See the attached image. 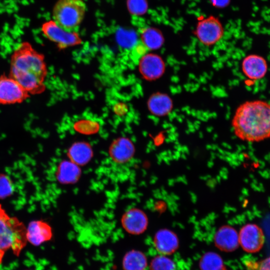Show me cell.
<instances>
[{
    "label": "cell",
    "instance_id": "obj_3",
    "mask_svg": "<svg viewBox=\"0 0 270 270\" xmlns=\"http://www.w3.org/2000/svg\"><path fill=\"white\" fill-rule=\"evenodd\" d=\"M26 227L16 217L10 216L0 204V264L11 249L18 255L27 242Z\"/></svg>",
    "mask_w": 270,
    "mask_h": 270
},
{
    "label": "cell",
    "instance_id": "obj_12",
    "mask_svg": "<svg viewBox=\"0 0 270 270\" xmlns=\"http://www.w3.org/2000/svg\"><path fill=\"white\" fill-rule=\"evenodd\" d=\"M154 244L160 254L171 255L178 248L180 242L176 234L168 228H161L155 234Z\"/></svg>",
    "mask_w": 270,
    "mask_h": 270
},
{
    "label": "cell",
    "instance_id": "obj_9",
    "mask_svg": "<svg viewBox=\"0 0 270 270\" xmlns=\"http://www.w3.org/2000/svg\"><path fill=\"white\" fill-rule=\"evenodd\" d=\"M139 71L143 78L147 80H155L164 73L166 64L159 55L148 53L143 55L138 60Z\"/></svg>",
    "mask_w": 270,
    "mask_h": 270
},
{
    "label": "cell",
    "instance_id": "obj_5",
    "mask_svg": "<svg viewBox=\"0 0 270 270\" xmlns=\"http://www.w3.org/2000/svg\"><path fill=\"white\" fill-rule=\"evenodd\" d=\"M194 34L202 44L211 46L222 38L224 28L218 18L210 16L198 22Z\"/></svg>",
    "mask_w": 270,
    "mask_h": 270
},
{
    "label": "cell",
    "instance_id": "obj_25",
    "mask_svg": "<svg viewBox=\"0 0 270 270\" xmlns=\"http://www.w3.org/2000/svg\"><path fill=\"white\" fill-rule=\"evenodd\" d=\"M244 264L248 270H270V256L260 261L245 260Z\"/></svg>",
    "mask_w": 270,
    "mask_h": 270
},
{
    "label": "cell",
    "instance_id": "obj_17",
    "mask_svg": "<svg viewBox=\"0 0 270 270\" xmlns=\"http://www.w3.org/2000/svg\"><path fill=\"white\" fill-rule=\"evenodd\" d=\"M79 166L72 161L64 160L59 164L56 171V178L62 184L75 183L80 178Z\"/></svg>",
    "mask_w": 270,
    "mask_h": 270
},
{
    "label": "cell",
    "instance_id": "obj_2",
    "mask_svg": "<svg viewBox=\"0 0 270 270\" xmlns=\"http://www.w3.org/2000/svg\"><path fill=\"white\" fill-rule=\"evenodd\" d=\"M235 136L242 140L258 142L270 138V104L246 101L236 108L232 120Z\"/></svg>",
    "mask_w": 270,
    "mask_h": 270
},
{
    "label": "cell",
    "instance_id": "obj_22",
    "mask_svg": "<svg viewBox=\"0 0 270 270\" xmlns=\"http://www.w3.org/2000/svg\"><path fill=\"white\" fill-rule=\"evenodd\" d=\"M176 268L174 261L162 254L154 256L150 264V270H175Z\"/></svg>",
    "mask_w": 270,
    "mask_h": 270
},
{
    "label": "cell",
    "instance_id": "obj_8",
    "mask_svg": "<svg viewBox=\"0 0 270 270\" xmlns=\"http://www.w3.org/2000/svg\"><path fill=\"white\" fill-rule=\"evenodd\" d=\"M238 238L240 245L248 253L258 252L265 242L264 231L258 225L253 223L244 225L238 232Z\"/></svg>",
    "mask_w": 270,
    "mask_h": 270
},
{
    "label": "cell",
    "instance_id": "obj_11",
    "mask_svg": "<svg viewBox=\"0 0 270 270\" xmlns=\"http://www.w3.org/2000/svg\"><path fill=\"white\" fill-rule=\"evenodd\" d=\"M215 246L220 250L232 252L240 245L238 233L232 226L224 225L220 227L214 235Z\"/></svg>",
    "mask_w": 270,
    "mask_h": 270
},
{
    "label": "cell",
    "instance_id": "obj_23",
    "mask_svg": "<svg viewBox=\"0 0 270 270\" xmlns=\"http://www.w3.org/2000/svg\"><path fill=\"white\" fill-rule=\"evenodd\" d=\"M74 128L78 132L84 134H91L98 130L100 126L96 122L92 120H81L75 123Z\"/></svg>",
    "mask_w": 270,
    "mask_h": 270
},
{
    "label": "cell",
    "instance_id": "obj_4",
    "mask_svg": "<svg viewBox=\"0 0 270 270\" xmlns=\"http://www.w3.org/2000/svg\"><path fill=\"white\" fill-rule=\"evenodd\" d=\"M86 10L83 0H58L52 8V20L66 30L77 32Z\"/></svg>",
    "mask_w": 270,
    "mask_h": 270
},
{
    "label": "cell",
    "instance_id": "obj_15",
    "mask_svg": "<svg viewBox=\"0 0 270 270\" xmlns=\"http://www.w3.org/2000/svg\"><path fill=\"white\" fill-rule=\"evenodd\" d=\"M135 152L132 142L128 138L120 137L114 140L109 148V154L113 161L124 164L130 160Z\"/></svg>",
    "mask_w": 270,
    "mask_h": 270
},
{
    "label": "cell",
    "instance_id": "obj_21",
    "mask_svg": "<svg viewBox=\"0 0 270 270\" xmlns=\"http://www.w3.org/2000/svg\"><path fill=\"white\" fill-rule=\"evenodd\" d=\"M200 270H223L225 266L221 256L213 252L204 253L199 261Z\"/></svg>",
    "mask_w": 270,
    "mask_h": 270
},
{
    "label": "cell",
    "instance_id": "obj_6",
    "mask_svg": "<svg viewBox=\"0 0 270 270\" xmlns=\"http://www.w3.org/2000/svg\"><path fill=\"white\" fill-rule=\"evenodd\" d=\"M41 31L48 40L60 48H66L80 44L82 39L77 32H70L60 26L54 20L44 22Z\"/></svg>",
    "mask_w": 270,
    "mask_h": 270
},
{
    "label": "cell",
    "instance_id": "obj_26",
    "mask_svg": "<svg viewBox=\"0 0 270 270\" xmlns=\"http://www.w3.org/2000/svg\"><path fill=\"white\" fill-rule=\"evenodd\" d=\"M229 0H212L214 4H216V6H225L228 4Z\"/></svg>",
    "mask_w": 270,
    "mask_h": 270
},
{
    "label": "cell",
    "instance_id": "obj_1",
    "mask_svg": "<svg viewBox=\"0 0 270 270\" xmlns=\"http://www.w3.org/2000/svg\"><path fill=\"white\" fill-rule=\"evenodd\" d=\"M10 74L30 96L44 91L47 74L44 57L28 42H22L14 48L10 56Z\"/></svg>",
    "mask_w": 270,
    "mask_h": 270
},
{
    "label": "cell",
    "instance_id": "obj_13",
    "mask_svg": "<svg viewBox=\"0 0 270 270\" xmlns=\"http://www.w3.org/2000/svg\"><path fill=\"white\" fill-rule=\"evenodd\" d=\"M52 237V228L50 225L44 220H32L26 227L27 241L34 246H40L50 240Z\"/></svg>",
    "mask_w": 270,
    "mask_h": 270
},
{
    "label": "cell",
    "instance_id": "obj_10",
    "mask_svg": "<svg viewBox=\"0 0 270 270\" xmlns=\"http://www.w3.org/2000/svg\"><path fill=\"white\" fill-rule=\"evenodd\" d=\"M124 230L129 234L138 235L146 231L148 220L146 214L138 208H132L126 212L121 220Z\"/></svg>",
    "mask_w": 270,
    "mask_h": 270
},
{
    "label": "cell",
    "instance_id": "obj_14",
    "mask_svg": "<svg viewBox=\"0 0 270 270\" xmlns=\"http://www.w3.org/2000/svg\"><path fill=\"white\" fill-rule=\"evenodd\" d=\"M242 69L246 77L256 80L265 76L268 70V64L263 57L256 54H250L243 59Z\"/></svg>",
    "mask_w": 270,
    "mask_h": 270
},
{
    "label": "cell",
    "instance_id": "obj_7",
    "mask_svg": "<svg viewBox=\"0 0 270 270\" xmlns=\"http://www.w3.org/2000/svg\"><path fill=\"white\" fill-rule=\"evenodd\" d=\"M30 96L20 84L10 74L0 75V104H21Z\"/></svg>",
    "mask_w": 270,
    "mask_h": 270
},
{
    "label": "cell",
    "instance_id": "obj_24",
    "mask_svg": "<svg viewBox=\"0 0 270 270\" xmlns=\"http://www.w3.org/2000/svg\"><path fill=\"white\" fill-rule=\"evenodd\" d=\"M14 191L12 180L6 174H0V199L10 196Z\"/></svg>",
    "mask_w": 270,
    "mask_h": 270
},
{
    "label": "cell",
    "instance_id": "obj_19",
    "mask_svg": "<svg viewBox=\"0 0 270 270\" xmlns=\"http://www.w3.org/2000/svg\"><path fill=\"white\" fill-rule=\"evenodd\" d=\"M124 270H146L148 266V260L142 252L132 250L125 254L122 259Z\"/></svg>",
    "mask_w": 270,
    "mask_h": 270
},
{
    "label": "cell",
    "instance_id": "obj_16",
    "mask_svg": "<svg viewBox=\"0 0 270 270\" xmlns=\"http://www.w3.org/2000/svg\"><path fill=\"white\" fill-rule=\"evenodd\" d=\"M147 104L150 112L158 117L168 116L173 108V102L170 97L160 92L153 94L149 98Z\"/></svg>",
    "mask_w": 270,
    "mask_h": 270
},
{
    "label": "cell",
    "instance_id": "obj_27",
    "mask_svg": "<svg viewBox=\"0 0 270 270\" xmlns=\"http://www.w3.org/2000/svg\"><path fill=\"white\" fill-rule=\"evenodd\" d=\"M223 270H227L226 268H224Z\"/></svg>",
    "mask_w": 270,
    "mask_h": 270
},
{
    "label": "cell",
    "instance_id": "obj_18",
    "mask_svg": "<svg viewBox=\"0 0 270 270\" xmlns=\"http://www.w3.org/2000/svg\"><path fill=\"white\" fill-rule=\"evenodd\" d=\"M70 161L76 164L83 166L88 164L92 156V150L88 143L79 142L73 144L68 152Z\"/></svg>",
    "mask_w": 270,
    "mask_h": 270
},
{
    "label": "cell",
    "instance_id": "obj_20",
    "mask_svg": "<svg viewBox=\"0 0 270 270\" xmlns=\"http://www.w3.org/2000/svg\"><path fill=\"white\" fill-rule=\"evenodd\" d=\"M142 44L147 50H156L164 44V39L162 32L158 28H148L142 30Z\"/></svg>",
    "mask_w": 270,
    "mask_h": 270
}]
</instances>
